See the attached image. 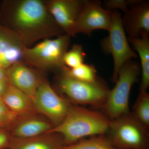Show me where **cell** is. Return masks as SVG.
I'll use <instances>...</instances> for the list:
<instances>
[{
	"mask_svg": "<svg viewBox=\"0 0 149 149\" xmlns=\"http://www.w3.org/2000/svg\"><path fill=\"white\" fill-rule=\"evenodd\" d=\"M133 49L138 53L141 61V82L140 93L147 92L149 86V38L148 36L128 38ZM137 54V55H138Z\"/></svg>",
	"mask_w": 149,
	"mask_h": 149,
	"instance_id": "cell-17",
	"label": "cell"
},
{
	"mask_svg": "<svg viewBox=\"0 0 149 149\" xmlns=\"http://www.w3.org/2000/svg\"><path fill=\"white\" fill-rule=\"evenodd\" d=\"M6 70L9 83L32 99L41 83L45 80L42 71L23 61L14 63Z\"/></svg>",
	"mask_w": 149,
	"mask_h": 149,
	"instance_id": "cell-11",
	"label": "cell"
},
{
	"mask_svg": "<svg viewBox=\"0 0 149 149\" xmlns=\"http://www.w3.org/2000/svg\"><path fill=\"white\" fill-rule=\"evenodd\" d=\"M18 118L7 107L2 97L0 98V128L10 130Z\"/></svg>",
	"mask_w": 149,
	"mask_h": 149,
	"instance_id": "cell-22",
	"label": "cell"
},
{
	"mask_svg": "<svg viewBox=\"0 0 149 149\" xmlns=\"http://www.w3.org/2000/svg\"><path fill=\"white\" fill-rule=\"evenodd\" d=\"M7 79L6 70L0 68V82Z\"/></svg>",
	"mask_w": 149,
	"mask_h": 149,
	"instance_id": "cell-26",
	"label": "cell"
},
{
	"mask_svg": "<svg viewBox=\"0 0 149 149\" xmlns=\"http://www.w3.org/2000/svg\"><path fill=\"white\" fill-rule=\"evenodd\" d=\"M107 137L118 149H149V133L131 112L110 121Z\"/></svg>",
	"mask_w": 149,
	"mask_h": 149,
	"instance_id": "cell-6",
	"label": "cell"
},
{
	"mask_svg": "<svg viewBox=\"0 0 149 149\" xmlns=\"http://www.w3.org/2000/svg\"><path fill=\"white\" fill-rule=\"evenodd\" d=\"M11 139L9 130L0 128V149H8Z\"/></svg>",
	"mask_w": 149,
	"mask_h": 149,
	"instance_id": "cell-24",
	"label": "cell"
},
{
	"mask_svg": "<svg viewBox=\"0 0 149 149\" xmlns=\"http://www.w3.org/2000/svg\"><path fill=\"white\" fill-rule=\"evenodd\" d=\"M2 99L7 107L18 118L37 113L32 98L9 83Z\"/></svg>",
	"mask_w": 149,
	"mask_h": 149,
	"instance_id": "cell-15",
	"label": "cell"
},
{
	"mask_svg": "<svg viewBox=\"0 0 149 149\" xmlns=\"http://www.w3.org/2000/svg\"><path fill=\"white\" fill-rule=\"evenodd\" d=\"M135 1L136 0H108L104 2V5L107 9L111 11L121 10L125 13Z\"/></svg>",
	"mask_w": 149,
	"mask_h": 149,
	"instance_id": "cell-23",
	"label": "cell"
},
{
	"mask_svg": "<svg viewBox=\"0 0 149 149\" xmlns=\"http://www.w3.org/2000/svg\"><path fill=\"white\" fill-rule=\"evenodd\" d=\"M37 114L19 118L9 130L11 137L26 139L48 133L53 128L54 125L47 119Z\"/></svg>",
	"mask_w": 149,
	"mask_h": 149,
	"instance_id": "cell-14",
	"label": "cell"
},
{
	"mask_svg": "<svg viewBox=\"0 0 149 149\" xmlns=\"http://www.w3.org/2000/svg\"><path fill=\"white\" fill-rule=\"evenodd\" d=\"M0 24L29 47L37 41L64 34L49 12L46 1L9 0L0 10Z\"/></svg>",
	"mask_w": 149,
	"mask_h": 149,
	"instance_id": "cell-1",
	"label": "cell"
},
{
	"mask_svg": "<svg viewBox=\"0 0 149 149\" xmlns=\"http://www.w3.org/2000/svg\"><path fill=\"white\" fill-rule=\"evenodd\" d=\"M63 146V139L60 135L47 133L26 139L11 137L8 149H61Z\"/></svg>",
	"mask_w": 149,
	"mask_h": 149,
	"instance_id": "cell-16",
	"label": "cell"
},
{
	"mask_svg": "<svg viewBox=\"0 0 149 149\" xmlns=\"http://www.w3.org/2000/svg\"><path fill=\"white\" fill-rule=\"evenodd\" d=\"M108 32V36L102 40L101 46L105 54L112 56L113 69L111 80L115 83L123 65L137 58L138 55L130 47L123 25L122 17L118 10L112 11L111 24Z\"/></svg>",
	"mask_w": 149,
	"mask_h": 149,
	"instance_id": "cell-5",
	"label": "cell"
},
{
	"mask_svg": "<svg viewBox=\"0 0 149 149\" xmlns=\"http://www.w3.org/2000/svg\"><path fill=\"white\" fill-rule=\"evenodd\" d=\"M86 54L82 45L74 44L65 54L63 61L64 65L70 68H74L84 63Z\"/></svg>",
	"mask_w": 149,
	"mask_h": 149,
	"instance_id": "cell-21",
	"label": "cell"
},
{
	"mask_svg": "<svg viewBox=\"0 0 149 149\" xmlns=\"http://www.w3.org/2000/svg\"><path fill=\"white\" fill-rule=\"evenodd\" d=\"M123 25L129 38L148 36L149 2L136 0L122 17Z\"/></svg>",
	"mask_w": 149,
	"mask_h": 149,
	"instance_id": "cell-12",
	"label": "cell"
},
{
	"mask_svg": "<svg viewBox=\"0 0 149 149\" xmlns=\"http://www.w3.org/2000/svg\"><path fill=\"white\" fill-rule=\"evenodd\" d=\"M110 121L106 116L100 112L70 105L63 121L48 133L59 134L64 146H67L88 136L104 135L107 132Z\"/></svg>",
	"mask_w": 149,
	"mask_h": 149,
	"instance_id": "cell-2",
	"label": "cell"
},
{
	"mask_svg": "<svg viewBox=\"0 0 149 149\" xmlns=\"http://www.w3.org/2000/svg\"><path fill=\"white\" fill-rule=\"evenodd\" d=\"M32 100L37 113L44 116L54 127L63 121L70 106L46 80L40 85Z\"/></svg>",
	"mask_w": 149,
	"mask_h": 149,
	"instance_id": "cell-8",
	"label": "cell"
},
{
	"mask_svg": "<svg viewBox=\"0 0 149 149\" xmlns=\"http://www.w3.org/2000/svg\"><path fill=\"white\" fill-rule=\"evenodd\" d=\"M26 47L18 37L0 24L1 68L6 70L14 63L22 61V53Z\"/></svg>",
	"mask_w": 149,
	"mask_h": 149,
	"instance_id": "cell-13",
	"label": "cell"
},
{
	"mask_svg": "<svg viewBox=\"0 0 149 149\" xmlns=\"http://www.w3.org/2000/svg\"><path fill=\"white\" fill-rule=\"evenodd\" d=\"M112 11L104 8L102 2L85 0L75 27V35L82 33L91 37L97 29L108 31L111 24Z\"/></svg>",
	"mask_w": 149,
	"mask_h": 149,
	"instance_id": "cell-9",
	"label": "cell"
},
{
	"mask_svg": "<svg viewBox=\"0 0 149 149\" xmlns=\"http://www.w3.org/2000/svg\"><path fill=\"white\" fill-rule=\"evenodd\" d=\"M131 113L141 126L149 133V94L148 92L140 93Z\"/></svg>",
	"mask_w": 149,
	"mask_h": 149,
	"instance_id": "cell-19",
	"label": "cell"
},
{
	"mask_svg": "<svg viewBox=\"0 0 149 149\" xmlns=\"http://www.w3.org/2000/svg\"></svg>",
	"mask_w": 149,
	"mask_h": 149,
	"instance_id": "cell-27",
	"label": "cell"
},
{
	"mask_svg": "<svg viewBox=\"0 0 149 149\" xmlns=\"http://www.w3.org/2000/svg\"><path fill=\"white\" fill-rule=\"evenodd\" d=\"M141 67L137 62L129 61L120 68L114 88L109 91L103 107L111 119L130 112L129 96L133 84L138 80Z\"/></svg>",
	"mask_w": 149,
	"mask_h": 149,
	"instance_id": "cell-4",
	"label": "cell"
},
{
	"mask_svg": "<svg viewBox=\"0 0 149 149\" xmlns=\"http://www.w3.org/2000/svg\"><path fill=\"white\" fill-rule=\"evenodd\" d=\"M59 71V90L70 101L74 103L103 107L109 90L100 81L95 83L83 82Z\"/></svg>",
	"mask_w": 149,
	"mask_h": 149,
	"instance_id": "cell-7",
	"label": "cell"
},
{
	"mask_svg": "<svg viewBox=\"0 0 149 149\" xmlns=\"http://www.w3.org/2000/svg\"><path fill=\"white\" fill-rule=\"evenodd\" d=\"M8 85L9 82L7 79L0 82V98L2 97Z\"/></svg>",
	"mask_w": 149,
	"mask_h": 149,
	"instance_id": "cell-25",
	"label": "cell"
},
{
	"mask_svg": "<svg viewBox=\"0 0 149 149\" xmlns=\"http://www.w3.org/2000/svg\"><path fill=\"white\" fill-rule=\"evenodd\" d=\"M70 37L66 34L54 39H47L32 47L24 48L22 61L40 71L56 70L65 66V54L68 51Z\"/></svg>",
	"mask_w": 149,
	"mask_h": 149,
	"instance_id": "cell-3",
	"label": "cell"
},
{
	"mask_svg": "<svg viewBox=\"0 0 149 149\" xmlns=\"http://www.w3.org/2000/svg\"><path fill=\"white\" fill-rule=\"evenodd\" d=\"M103 135L81 139L74 143L63 146L61 149H118L113 146L107 137Z\"/></svg>",
	"mask_w": 149,
	"mask_h": 149,
	"instance_id": "cell-18",
	"label": "cell"
},
{
	"mask_svg": "<svg viewBox=\"0 0 149 149\" xmlns=\"http://www.w3.org/2000/svg\"><path fill=\"white\" fill-rule=\"evenodd\" d=\"M60 70L72 78L83 82L95 83L99 81L97 76V70L92 64L84 63L72 68L64 66Z\"/></svg>",
	"mask_w": 149,
	"mask_h": 149,
	"instance_id": "cell-20",
	"label": "cell"
},
{
	"mask_svg": "<svg viewBox=\"0 0 149 149\" xmlns=\"http://www.w3.org/2000/svg\"><path fill=\"white\" fill-rule=\"evenodd\" d=\"M85 0L46 1L49 12L65 34L74 37L77 18Z\"/></svg>",
	"mask_w": 149,
	"mask_h": 149,
	"instance_id": "cell-10",
	"label": "cell"
}]
</instances>
